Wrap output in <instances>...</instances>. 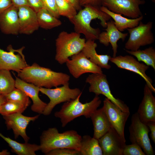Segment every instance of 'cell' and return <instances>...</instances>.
<instances>
[{"label":"cell","instance_id":"22","mask_svg":"<svg viewBox=\"0 0 155 155\" xmlns=\"http://www.w3.org/2000/svg\"><path fill=\"white\" fill-rule=\"evenodd\" d=\"M97 46L95 40H87L82 51L91 61L102 68L110 69L111 66L108 62L111 57L107 54H98L96 51Z\"/></svg>","mask_w":155,"mask_h":155},{"label":"cell","instance_id":"45","mask_svg":"<svg viewBox=\"0 0 155 155\" xmlns=\"http://www.w3.org/2000/svg\"><path fill=\"white\" fill-rule=\"evenodd\" d=\"M67 0V1H69V0Z\"/></svg>","mask_w":155,"mask_h":155},{"label":"cell","instance_id":"18","mask_svg":"<svg viewBox=\"0 0 155 155\" xmlns=\"http://www.w3.org/2000/svg\"><path fill=\"white\" fill-rule=\"evenodd\" d=\"M105 30L100 32L98 40L100 42L105 46H108L110 43L113 51V57H115L117 52V42L120 39L124 41L128 36L127 33H123L116 27L114 21L112 20L107 22L106 27Z\"/></svg>","mask_w":155,"mask_h":155},{"label":"cell","instance_id":"44","mask_svg":"<svg viewBox=\"0 0 155 155\" xmlns=\"http://www.w3.org/2000/svg\"><path fill=\"white\" fill-rule=\"evenodd\" d=\"M151 0L154 3L155 2V0Z\"/></svg>","mask_w":155,"mask_h":155},{"label":"cell","instance_id":"17","mask_svg":"<svg viewBox=\"0 0 155 155\" xmlns=\"http://www.w3.org/2000/svg\"><path fill=\"white\" fill-rule=\"evenodd\" d=\"M19 24V34L30 35L39 28L37 13L28 6L18 8Z\"/></svg>","mask_w":155,"mask_h":155},{"label":"cell","instance_id":"15","mask_svg":"<svg viewBox=\"0 0 155 155\" xmlns=\"http://www.w3.org/2000/svg\"><path fill=\"white\" fill-rule=\"evenodd\" d=\"M103 155H122L126 140L112 127L98 140Z\"/></svg>","mask_w":155,"mask_h":155},{"label":"cell","instance_id":"25","mask_svg":"<svg viewBox=\"0 0 155 155\" xmlns=\"http://www.w3.org/2000/svg\"><path fill=\"white\" fill-rule=\"evenodd\" d=\"M0 136L8 144L12 152L19 155H35V152L40 150V145L26 142L21 143L5 136L1 133Z\"/></svg>","mask_w":155,"mask_h":155},{"label":"cell","instance_id":"11","mask_svg":"<svg viewBox=\"0 0 155 155\" xmlns=\"http://www.w3.org/2000/svg\"><path fill=\"white\" fill-rule=\"evenodd\" d=\"M110 61L119 68L126 69L139 75L144 80L146 84L152 92H155V88L152 84V80L146 74V71L149 68V66L140 63L133 57L129 55L111 57Z\"/></svg>","mask_w":155,"mask_h":155},{"label":"cell","instance_id":"28","mask_svg":"<svg viewBox=\"0 0 155 155\" xmlns=\"http://www.w3.org/2000/svg\"><path fill=\"white\" fill-rule=\"evenodd\" d=\"M125 50L127 53L136 57L138 61L143 62L155 70V49L153 47H150L142 50L139 49L134 51Z\"/></svg>","mask_w":155,"mask_h":155},{"label":"cell","instance_id":"23","mask_svg":"<svg viewBox=\"0 0 155 155\" xmlns=\"http://www.w3.org/2000/svg\"><path fill=\"white\" fill-rule=\"evenodd\" d=\"M90 118L93 125V137L98 140L112 127L102 107L96 110Z\"/></svg>","mask_w":155,"mask_h":155},{"label":"cell","instance_id":"33","mask_svg":"<svg viewBox=\"0 0 155 155\" xmlns=\"http://www.w3.org/2000/svg\"><path fill=\"white\" fill-rule=\"evenodd\" d=\"M122 155H146L142 148L135 144L125 145L122 153Z\"/></svg>","mask_w":155,"mask_h":155},{"label":"cell","instance_id":"27","mask_svg":"<svg viewBox=\"0 0 155 155\" xmlns=\"http://www.w3.org/2000/svg\"><path fill=\"white\" fill-rule=\"evenodd\" d=\"M39 27L51 29L61 26L62 23L58 18L51 14L44 8L37 13Z\"/></svg>","mask_w":155,"mask_h":155},{"label":"cell","instance_id":"19","mask_svg":"<svg viewBox=\"0 0 155 155\" xmlns=\"http://www.w3.org/2000/svg\"><path fill=\"white\" fill-rule=\"evenodd\" d=\"M15 87L22 90L30 98L33 102L32 110L39 114H42L47 104L42 100L39 96L40 87L27 82L19 77H16Z\"/></svg>","mask_w":155,"mask_h":155},{"label":"cell","instance_id":"13","mask_svg":"<svg viewBox=\"0 0 155 155\" xmlns=\"http://www.w3.org/2000/svg\"><path fill=\"white\" fill-rule=\"evenodd\" d=\"M112 127L123 138L126 123L129 117L130 112L122 111L106 98L103 101L102 107Z\"/></svg>","mask_w":155,"mask_h":155},{"label":"cell","instance_id":"14","mask_svg":"<svg viewBox=\"0 0 155 155\" xmlns=\"http://www.w3.org/2000/svg\"><path fill=\"white\" fill-rule=\"evenodd\" d=\"M20 49H15L11 45L7 47L8 51L0 48V70H13L18 73L28 66L23 51L16 54Z\"/></svg>","mask_w":155,"mask_h":155},{"label":"cell","instance_id":"7","mask_svg":"<svg viewBox=\"0 0 155 155\" xmlns=\"http://www.w3.org/2000/svg\"><path fill=\"white\" fill-rule=\"evenodd\" d=\"M129 130V139L132 144L139 145L146 155L154 154L155 152L149 137V129L146 124L141 121L137 112L131 116Z\"/></svg>","mask_w":155,"mask_h":155},{"label":"cell","instance_id":"35","mask_svg":"<svg viewBox=\"0 0 155 155\" xmlns=\"http://www.w3.org/2000/svg\"><path fill=\"white\" fill-rule=\"evenodd\" d=\"M47 155H80V152L75 150L67 148H58L52 150Z\"/></svg>","mask_w":155,"mask_h":155},{"label":"cell","instance_id":"5","mask_svg":"<svg viewBox=\"0 0 155 155\" xmlns=\"http://www.w3.org/2000/svg\"><path fill=\"white\" fill-rule=\"evenodd\" d=\"M86 42L85 38L75 32H61L55 40V60L60 64L65 63L69 57L82 51Z\"/></svg>","mask_w":155,"mask_h":155},{"label":"cell","instance_id":"39","mask_svg":"<svg viewBox=\"0 0 155 155\" xmlns=\"http://www.w3.org/2000/svg\"><path fill=\"white\" fill-rule=\"evenodd\" d=\"M148 127L151 132L150 137L153 142L155 143V121H149L144 123Z\"/></svg>","mask_w":155,"mask_h":155},{"label":"cell","instance_id":"31","mask_svg":"<svg viewBox=\"0 0 155 155\" xmlns=\"http://www.w3.org/2000/svg\"><path fill=\"white\" fill-rule=\"evenodd\" d=\"M27 107L26 106L20 103L7 101L1 107L0 114L3 116L16 113H22Z\"/></svg>","mask_w":155,"mask_h":155},{"label":"cell","instance_id":"1","mask_svg":"<svg viewBox=\"0 0 155 155\" xmlns=\"http://www.w3.org/2000/svg\"><path fill=\"white\" fill-rule=\"evenodd\" d=\"M18 73V77L25 82L47 88L64 85L70 79L66 73L53 71L36 63L28 65Z\"/></svg>","mask_w":155,"mask_h":155},{"label":"cell","instance_id":"34","mask_svg":"<svg viewBox=\"0 0 155 155\" xmlns=\"http://www.w3.org/2000/svg\"><path fill=\"white\" fill-rule=\"evenodd\" d=\"M44 8L51 14L59 18V15L56 0H41Z\"/></svg>","mask_w":155,"mask_h":155},{"label":"cell","instance_id":"43","mask_svg":"<svg viewBox=\"0 0 155 155\" xmlns=\"http://www.w3.org/2000/svg\"><path fill=\"white\" fill-rule=\"evenodd\" d=\"M10 153L7 150H4L0 152V155H9Z\"/></svg>","mask_w":155,"mask_h":155},{"label":"cell","instance_id":"20","mask_svg":"<svg viewBox=\"0 0 155 155\" xmlns=\"http://www.w3.org/2000/svg\"><path fill=\"white\" fill-rule=\"evenodd\" d=\"M152 91L146 84L144 90V96L137 112L142 122L155 121V97Z\"/></svg>","mask_w":155,"mask_h":155},{"label":"cell","instance_id":"21","mask_svg":"<svg viewBox=\"0 0 155 155\" xmlns=\"http://www.w3.org/2000/svg\"><path fill=\"white\" fill-rule=\"evenodd\" d=\"M0 30L6 34H19L18 8L12 5L0 15Z\"/></svg>","mask_w":155,"mask_h":155},{"label":"cell","instance_id":"8","mask_svg":"<svg viewBox=\"0 0 155 155\" xmlns=\"http://www.w3.org/2000/svg\"><path fill=\"white\" fill-rule=\"evenodd\" d=\"M152 22L144 24L140 21L137 26L127 29L129 37L125 44L124 49L135 51L141 46L153 43L154 38L152 30Z\"/></svg>","mask_w":155,"mask_h":155},{"label":"cell","instance_id":"29","mask_svg":"<svg viewBox=\"0 0 155 155\" xmlns=\"http://www.w3.org/2000/svg\"><path fill=\"white\" fill-rule=\"evenodd\" d=\"M15 88V80L12 77L10 71L0 70V94L5 95Z\"/></svg>","mask_w":155,"mask_h":155},{"label":"cell","instance_id":"9","mask_svg":"<svg viewBox=\"0 0 155 155\" xmlns=\"http://www.w3.org/2000/svg\"><path fill=\"white\" fill-rule=\"evenodd\" d=\"M86 82L90 85L89 92L94 93L95 95H103L122 111L130 112L129 107L121 100L115 98L112 94L106 76L103 73L89 75L86 78Z\"/></svg>","mask_w":155,"mask_h":155},{"label":"cell","instance_id":"40","mask_svg":"<svg viewBox=\"0 0 155 155\" xmlns=\"http://www.w3.org/2000/svg\"><path fill=\"white\" fill-rule=\"evenodd\" d=\"M11 1L13 5L17 8L24 6H30L27 0H11Z\"/></svg>","mask_w":155,"mask_h":155},{"label":"cell","instance_id":"10","mask_svg":"<svg viewBox=\"0 0 155 155\" xmlns=\"http://www.w3.org/2000/svg\"><path fill=\"white\" fill-rule=\"evenodd\" d=\"M144 0H102V5L111 11L132 18L142 15L140 6Z\"/></svg>","mask_w":155,"mask_h":155},{"label":"cell","instance_id":"42","mask_svg":"<svg viewBox=\"0 0 155 155\" xmlns=\"http://www.w3.org/2000/svg\"><path fill=\"white\" fill-rule=\"evenodd\" d=\"M7 101L5 95L0 94V110L2 106Z\"/></svg>","mask_w":155,"mask_h":155},{"label":"cell","instance_id":"36","mask_svg":"<svg viewBox=\"0 0 155 155\" xmlns=\"http://www.w3.org/2000/svg\"><path fill=\"white\" fill-rule=\"evenodd\" d=\"M30 7L36 13L44 8L41 0H27Z\"/></svg>","mask_w":155,"mask_h":155},{"label":"cell","instance_id":"3","mask_svg":"<svg viewBox=\"0 0 155 155\" xmlns=\"http://www.w3.org/2000/svg\"><path fill=\"white\" fill-rule=\"evenodd\" d=\"M82 137L74 130L60 133L57 128H50L43 131L40 136V150L45 155L58 148H69L79 151Z\"/></svg>","mask_w":155,"mask_h":155},{"label":"cell","instance_id":"4","mask_svg":"<svg viewBox=\"0 0 155 155\" xmlns=\"http://www.w3.org/2000/svg\"><path fill=\"white\" fill-rule=\"evenodd\" d=\"M82 93L75 99L65 102L60 110L55 113V116L60 119L62 127H65L68 123L82 116L86 118H90L92 113L100 105L101 100L97 95H95L90 102L82 103L80 99Z\"/></svg>","mask_w":155,"mask_h":155},{"label":"cell","instance_id":"12","mask_svg":"<svg viewBox=\"0 0 155 155\" xmlns=\"http://www.w3.org/2000/svg\"><path fill=\"white\" fill-rule=\"evenodd\" d=\"M70 73L75 78L86 73H102V68L88 58L81 51L71 57L65 63Z\"/></svg>","mask_w":155,"mask_h":155},{"label":"cell","instance_id":"30","mask_svg":"<svg viewBox=\"0 0 155 155\" xmlns=\"http://www.w3.org/2000/svg\"><path fill=\"white\" fill-rule=\"evenodd\" d=\"M60 16L65 17L70 20L77 14V10L70 1L67 0H56Z\"/></svg>","mask_w":155,"mask_h":155},{"label":"cell","instance_id":"38","mask_svg":"<svg viewBox=\"0 0 155 155\" xmlns=\"http://www.w3.org/2000/svg\"><path fill=\"white\" fill-rule=\"evenodd\" d=\"M12 5L11 0H0V15Z\"/></svg>","mask_w":155,"mask_h":155},{"label":"cell","instance_id":"26","mask_svg":"<svg viewBox=\"0 0 155 155\" xmlns=\"http://www.w3.org/2000/svg\"><path fill=\"white\" fill-rule=\"evenodd\" d=\"M80 155H102L98 140L89 135L82 137L79 150Z\"/></svg>","mask_w":155,"mask_h":155},{"label":"cell","instance_id":"6","mask_svg":"<svg viewBox=\"0 0 155 155\" xmlns=\"http://www.w3.org/2000/svg\"><path fill=\"white\" fill-rule=\"evenodd\" d=\"M40 90L50 99L42 114L45 116L49 115L57 104L74 99L82 93L78 88H70L69 83L53 89L40 87Z\"/></svg>","mask_w":155,"mask_h":155},{"label":"cell","instance_id":"41","mask_svg":"<svg viewBox=\"0 0 155 155\" xmlns=\"http://www.w3.org/2000/svg\"><path fill=\"white\" fill-rule=\"evenodd\" d=\"M77 11H79L82 9V7L80 4V0H69Z\"/></svg>","mask_w":155,"mask_h":155},{"label":"cell","instance_id":"32","mask_svg":"<svg viewBox=\"0 0 155 155\" xmlns=\"http://www.w3.org/2000/svg\"><path fill=\"white\" fill-rule=\"evenodd\" d=\"M5 96L7 101L20 103L27 107L30 103L29 97L22 90L16 88Z\"/></svg>","mask_w":155,"mask_h":155},{"label":"cell","instance_id":"24","mask_svg":"<svg viewBox=\"0 0 155 155\" xmlns=\"http://www.w3.org/2000/svg\"><path fill=\"white\" fill-rule=\"evenodd\" d=\"M100 8L101 11L108 14L113 19L116 27L121 32L126 29L137 26L144 18L142 15L137 18L129 19L123 16L120 14L113 12L104 6H101Z\"/></svg>","mask_w":155,"mask_h":155},{"label":"cell","instance_id":"2","mask_svg":"<svg viewBox=\"0 0 155 155\" xmlns=\"http://www.w3.org/2000/svg\"><path fill=\"white\" fill-rule=\"evenodd\" d=\"M84 7L69 21L74 25L75 32L83 34L87 40H98L100 30L99 28L92 27L90 25L91 22L98 19L102 27L106 28L107 22L111 17L101 11L100 7L88 5Z\"/></svg>","mask_w":155,"mask_h":155},{"label":"cell","instance_id":"37","mask_svg":"<svg viewBox=\"0 0 155 155\" xmlns=\"http://www.w3.org/2000/svg\"><path fill=\"white\" fill-rule=\"evenodd\" d=\"M102 1V0H80V4L81 7L88 5L100 7Z\"/></svg>","mask_w":155,"mask_h":155},{"label":"cell","instance_id":"16","mask_svg":"<svg viewBox=\"0 0 155 155\" xmlns=\"http://www.w3.org/2000/svg\"><path fill=\"white\" fill-rule=\"evenodd\" d=\"M39 116V115L32 117H27L19 113L3 115V117L7 129L13 130L15 138L20 136L25 142H28L30 138L26 132L27 127L31 121H35Z\"/></svg>","mask_w":155,"mask_h":155}]
</instances>
